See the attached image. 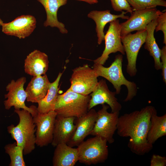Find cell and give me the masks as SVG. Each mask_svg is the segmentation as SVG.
Masks as SVG:
<instances>
[{"label":"cell","mask_w":166,"mask_h":166,"mask_svg":"<svg viewBox=\"0 0 166 166\" xmlns=\"http://www.w3.org/2000/svg\"><path fill=\"white\" fill-rule=\"evenodd\" d=\"M154 108L147 106L140 110L125 113L119 117L117 133L121 137H130L128 146L137 155H144L153 148V145L148 143L147 137Z\"/></svg>","instance_id":"6da1fadb"},{"label":"cell","mask_w":166,"mask_h":166,"mask_svg":"<svg viewBox=\"0 0 166 166\" xmlns=\"http://www.w3.org/2000/svg\"><path fill=\"white\" fill-rule=\"evenodd\" d=\"M19 121L15 126L11 124L7 127L8 133L15 140L17 144L23 148L24 155L31 153L35 148L36 145V125L33 117L28 111L22 109H15Z\"/></svg>","instance_id":"7a4b0ae2"},{"label":"cell","mask_w":166,"mask_h":166,"mask_svg":"<svg viewBox=\"0 0 166 166\" xmlns=\"http://www.w3.org/2000/svg\"><path fill=\"white\" fill-rule=\"evenodd\" d=\"M123 56L118 54L116 56L114 61L108 67L99 64H94L93 68L98 77H103L113 85L116 90V94L120 93L121 86H125L128 90V94L124 101H131L137 94V89L136 84L133 81L128 80L124 77L122 70Z\"/></svg>","instance_id":"3957f363"},{"label":"cell","mask_w":166,"mask_h":166,"mask_svg":"<svg viewBox=\"0 0 166 166\" xmlns=\"http://www.w3.org/2000/svg\"><path fill=\"white\" fill-rule=\"evenodd\" d=\"M90 95L85 96L75 92L69 88L63 94L58 95L54 111L62 117L79 118L88 111Z\"/></svg>","instance_id":"277c9868"},{"label":"cell","mask_w":166,"mask_h":166,"mask_svg":"<svg viewBox=\"0 0 166 166\" xmlns=\"http://www.w3.org/2000/svg\"><path fill=\"white\" fill-rule=\"evenodd\" d=\"M107 142L98 136L83 141L77 146L78 161L88 165L105 162L109 155Z\"/></svg>","instance_id":"5b68a950"},{"label":"cell","mask_w":166,"mask_h":166,"mask_svg":"<svg viewBox=\"0 0 166 166\" xmlns=\"http://www.w3.org/2000/svg\"><path fill=\"white\" fill-rule=\"evenodd\" d=\"M73 72L70 80L71 90L85 96L89 95L94 91L98 81L93 68L86 64L75 68Z\"/></svg>","instance_id":"8992f818"},{"label":"cell","mask_w":166,"mask_h":166,"mask_svg":"<svg viewBox=\"0 0 166 166\" xmlns=\"http://www.w3.org/2000/svg\"><path fill=\"white\" fill-rule=\"evenodd\" d=\"M102 105V108L97 112V119L90 135L101 136L111 144L114 141L113 135L117 130L119 112L109 113L107 111L109 106Z\"/></svg>","instance_id":"52a82bcc"},{"label":"cell","mask_w":166,"mask_h":166,"mask_svg":"<svg viewBox=\"0 0 166 166\" xmlns=\"http://www.w3.org/2000/svg\"><path fill=\"white\" fill-rule=\"evenodd\" d=\"M26 82L25 77H22L16 81L12 80L6 87V90L8 92L5 95V98L7 99L4 101V104L7 110L14 106L15 109H22L28 111L33 117L38 112L37 107L34 105L29 107L25 104L27 95L24 86Z\"/></svg>","instance_id":"ba28073f"},{"label":"cell","mask_w":166,"mask_h":166,"mask_svg":"<svg viewBox=\"0 0 166 166\" xmlns=\"http://www.w3.org/2000/svg\"><path fill=\"white\" fill-rule=\"evenodd\" d=\"M147 35L146 29L129 33L121 36V39L127 60L126 71L131 77L135 76L137 70L136 62L139 51L144 43Z\"/></svg>","instance_id":"9c48e42d"},{"label":"cell","mask_w":166,"mask_h":166,"mask_svg":"<svg viewBox=\"0 0 166 166\" xmlns=\"http://www.w3.org/2000/svg\"><path fill=\"white\" fill-rule=\"evenodd\" d=\"M162 12L156 7L133 11L125 22L120 23L121 36L134 31L146 29L147 26Z\"/></svg>","instance_id":"30bf717a"},{"label":"cell","mask_w":166,"mask_h":166,"mask_svg":"<svg viewBox=\"0 0 166 166\" xmlns=\"http://www.w3.org/2000/svg\"><path fill=\"white\" fill-rule=\"evenodd\" d=\"M57 113L54 110L41 113L38 112L33 117L36 127V145L43 147L51 143L53 137Z\"/></svg>","instance_id":"8fae6325"},{"label":"cell","mask_w":166,"mask_h":166,"mask_svg":"<svg viewBox=\"0 0 166 166\" xmlns=\"http://www.w3.org/2000/svg\"><path fill=\"white\" fill-rule=\"evenodd\" d=\"M104 36L105 47L101 56L93 61L94 64L103 65L112 53L119 52L122 55L125 54L121 39V26L119 20L117 19L110 22Z\"/></svg>","instance_id":"7c38bea8"},{"label":"cell","mask_w":166,"mask_h":166,"mask_svg":"<svg viewBox=\"0 0 166 166\" xmlns=\"http://www.w3.org/2000/svg\"><path fill=\"white\" fill-rule=\"evenodd\" d=\"M36 20L30 15H22L2 26V31L5 34L15 36L20 39L29 36L36 27Z\"/></svg>","instance_id":"4fadbf2b"},{"label":"cell","mask_w":166,"mask_h":166,"mask_svg":"<svg viewBox=\"0 0 166 166\" xmlns=\"http://www.w3.org/2000/svg\"><path fill=\"white\" fill-rule=\"evenodd\" d=\"M116 94L115 92H112L109 90L105 80H100L96 89L90 95L91 98L88 111L97 105L106 103L111 108V112H120L122 106L115 97Z\"/></svg>","instance_id":"5bb4252c"},{"label":"cell","mask_w":166,"mask_h":166,"mask_svg":"<svg viewBox=\"0 0 166 166\" xmlns=\"http://www.w3.org/2000/svg\"><path fill=\"white\" fill-rule=\"evenodd\" d=\"M97 112L93 109L86 113L79 118H76V128L74 134L67 143L69 146H77L84 141L85 138L90 135L96 121Z\"/></svg>","instance_id":"9a60e30c"},{"label":"cell","mask_w":166,"mask_h":166,"mask_svg":"<svg viewBox=\"0 0 166 166\" xmlns=\"http://www.w3.org/2000/svg\"><path fill=\"white\" fill-rule=\"evenodd\" d=\"M74 117H66L57 115L54 124L51 144L53 147L61 143H67L74 134L76 128Z\"/></svg>","instance_id":"2e32d148"},{"label":"cell","mask_w":166,"mask_h":166,"mask_svg":"<svg viewBox=\"0 0 166 166\" xmlns=\"http://www.w3.org/2000/svg\"><path fill=\"white\" fill-rule=\"evenodd\" d=\"M49 64L47 55L35 50L29 54L25 60V71L33 76L45 75L48 70Z\"/></svg>","instance_id":"e0dca14e"},{"label":"cell","mask_w":166,"mask_h":166,"mask_svg":"<svg viewBox=\"0 0 166 166\" xmlns=\"http://www.w3.org/2000/svg\"><path fill=\"white\" fill-rule=\"evenodd\" d=\"M124 11L119 14H112L109 10L102 11L93 10L88 14V17L92 19L96 24V31L97 37V43L100 45L104 40V28L106 25L118 18L127 19L129 16L125 15Z\"/></svg>","instance_id":"ac0fdd59"},{"label":"cell","mask_w":166,"mask_h":166,"mask_svg":"<svg viewBox=\"0 0 166 166\" xmlns=\"http://www.w3.org/2000/svg\"><path fill=\"white\" fill-rule=\"evenodd\" d=\"M50 82L47 75L33 76L27 85L25 91L27 101L38 103L45 96Z\"/></svg>","instance_id":"d6986e66"},{"label":"cell","mask_w":166,"mask_h":166,"mask_svg":"<svg viewBox=\"0 0 166 166\" xmlns=\"http://www.w3.org/2000/svg\"><path fill=\"white\" fill-rule=\"evenodd\" d=\"M44 7L46 14V19L44 23L45 27H56L62 34H67L68 30L64 24L57 19V12L59 8L65 5L68 0H37Z\"/></svg>","instance_id":"ffe728a7"},{"label":"cell","mask_w":166,"mask_h":166,"mask_svg":"<svg viewBox=\"0 0 166 166\" xmlns=\"http://www.w3.org/2000/svg\"><path fill=\"white\" fill-rule=\"evenodd\" d=\"M53 158V166H74L78 161L77 148H73L66 143L55 146Z\"/></svg>","instance_id":"44dd1931"},{"label":"cell","mask_w":166,"mask_h":166,"mask_svg":"<svg viewBox=\"0 0 166 166\" xmlns=\"http://www.w3.org/2000/svg\"><path fill=\"white\" fill-rule=\"evenodd\" d=\"M156 24V18L147 26L146 28L147 35L144 48L149 51L150 55L153 58L155 69L159 70L161 69L160 58L161 49L158 47L154 37V32Z\"/></svg>","instance_id":"7402d4cb"},{"label":"cell","mask_w":166,"mask_h":166,"mask_svg":"<svg viewBox=\"0 0 166 166\" xmlns=\"http://www.w3.org/2000/svg\"><path fill=\"white\" fill-rule=\"evenodd\" d=\"M166 135V114L157 115L155 108L153 110L149 128L147 139L148 143L153 145L159 138Z\"/></svg>","instance_id":"603a6c76"},{"label":"cell","mask_w":166,"mask_h":166,"mask_svg":"<svg viewBox=\"0 0 166 166\" xmlns=\"http://www.w3.org/2000/svg\"><path fill=\"white\" fill-rule=\"evenodd\" d=\"M62 73H60L54 81L50 83L47 94L38 103V112L41 113L54 110L55 105L58 96V85Z\"/></svg>","instance_id":"cb8c5ba5"},{"label":"cell","mask_w":166,"mask_h":166,"mask_svg":"<svg viewBox=\"0 0 166 166\" xmlns=\"http://www.w3.org/2000/svg\"><path fill=\"white\" fill-rule=\"evenodd\" d=\"M5 152L10 156V166H25L23 158V148L18 145L16 142L6 145L5 147Z\"/></svg>","instance_id":"d4e9b609"},{"label":"cell","mask_w":166,"mask_h":166,"mask_svg":"<svg viewBox=\"0 0 166 166\" xmlns=\"http://www.w3.org/2000/svg\"><path fill=\"white\" fill-rule=\"evenodd\" d=\"M132 11L159 6L166 7L164 0H126Z\"/></svg>","instance_id":"484cf974"},{"label":"cell","mask_w":166,"mask_h":166,"mask_svg":"<svg viewBox=\"0 0 166 166\" xmlns=\"http://www.w3.org/2000/svg\"><path fill=\"white\" fill-rule=\"evenodd\" d=\"M113 9L116 11L122 12L126 11L127 12L131 13L132 11L126 0H110Z\"/></svg>","instance_id":"4316f807"},{"label":"cell","mask_w":166,"mask_h":166,"mask_svg":"<svg viewBox=\"0 0 166 166\" xmlns=\"http://www.w3.org/2000/svg\"><path fill=\"white\" fill-rule=\"evenodd\" d=\"M156 25L155 30L156 32L161 31L164 34L163 43L166 45V11L162 12L156 18Z\"/></svg>","instance_id":"83f0119b"},{"label":"cell","mask_w":166,"mask_h":166,"mask_svg":"<svg viewBox=\"0 0 166 166\" xmlns=\"http://www.w3.org/2000/svg\"><path fill=\"white\" fill-rule=\"evenodd\" d=\"M160 58L161 60L162 75L164 83H166V45L161 49Z\"/></svg>","instance_id":"f1b7e54d"},{"label":"cell","mask_w":166,"mask_h":166,"mask_svg":"<svg viewBox=\"0 0 166 166\" xmlns=\"http://www.w3.org/2000/svg\"><path fill=\"white\" fill-rule=\"evenodd\" d=\"M166 165V157L156 154L152 155L150 161V166H165Z\"/></svg>","instance_id":"f546056e"},{"label":"cell","mask_w":166,"mask_h":166,"mask_svg":"<svg viewBox=\"0 0 166 166\" xmlns=\"http://www.w3.org/2000/svg\"><path fill=\"white\" fill-rule=\"evenodd\" d=\"M3 23V21L0 18V26H2Z\"/></svg>","instance_id":"4dcf8cb0"},{"label":"cell","mask_w":166,"mask_h":166,"mask_svg":"<svg viewBox=\"0 0 166 166\" xmlns=\"http://www.w3.org/2000/svg\"><path fill=\"white\" fill-rule=\"evenodd\" d=\"M79 1H82L83 0H77Z\"/></svg>","instance_id":"1f68e13d"},{"label":"cell","mask_w":166,"mask_h":166,"mask_svg":"<svg viewBox=\"0 0 166 166\" xmlns=\"http://www.w3.org/2000/svg\"><path fill=\"white\" fill-rule=\"evenodd\" d=\"M97 0V1H98V0Z\"/></svg>","instance_id":"d6a6232c"}]
</instances>
